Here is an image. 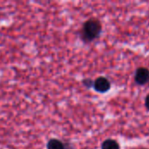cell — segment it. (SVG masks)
<instances>
[{
    "mask_svg": "<svg viewBox=\"0 0 149 149\" xmlns=\"http://www.w3.org/2000/svg\"><path fill=\"white\" fill-rule=\"evenodd\" d=\"M101 31V23L96 18H90L84 23L80 32V38L85 43H90L100 37Z\"/></svg>",
    "mask_w": 149,
    "mask_h": 149,
    "instance_id": "6da1fadb",
    "label": "cell"
},
{
    "mask_svg": "<svg viewBox=\"0 0 149 149\" xmlns=\"http://www.w3.org/2000/svg\"><path fill=\"white\" fill-rule=\"evenodd\" d=\"M93 88L97 93H106L111 88L110 81L105 77H99L93 81Z\"/></svg>",
    "mask_w": 149,
    "mask_h": 149,
    "instance_id": "7a4b0ae2",
    "label": "cell"
},
{
    "mask_svg": "<svg viewBox=\"0 0 149 149\" xmlns=\"http://www.w3.org/2000/svg\"><path fill=\"white\" fill-rule=\"evenodd\" d=\"M134 80L136 84L144 86L149 82V70L145 67H140L136 70L134 75Z\"/></svg>",
    "mask_w": 149,
    "mask_h": 149,
    "instance_id": "3957f363",
    "label": "cell"
},
{
    "mask_svg": "<svg viewBox=\"0 0 149 149\" xmlns=\"http://www.w3.org/2000/svg\"><path fill=\"white\" fill-rule=\"evenodd\" d=\"M46 149H65V145L60 140L52 138L46 143Z\"/></svg>",
    "mask_w": 149,
    "mask_h": 149,
    "instance_id": "277c9868",
    "label": "cell"
},
{
    "mask_svg": "<svg viewBox=\"0 0 149 149\" xmlns=\"http://www.w3.org/2000/svg\"><path fill=\"white\" fill-rule=\"evenodd\" d=\"M101 149H120V148L117 141L113 139H107L102 142Z\"/></svg>",
    "mask_w": 149,
    "mask_h": 149,
    "instance_id": "5b68a950",
    "label": "cell"
},
{
    "mask_svg": "<svg viewBox=\"0 0 149 149\" xmlns=\"http://www.w3.org/2000/svg\"><path fill=\"white\" fill-rule=\"evenodd\" d=\"M82 84L84 86H86V88H91V87H93V80L87 78V79H83L82 81Z\"/></svg>",
    "mask_w": 149,
    "mask_h": 149,
    "instance_id": "8992f818",
    "label": "cell"
},
{
    "mask_svg": "<svg viewBox=\"0 0 149 149\" xmlns=\"http://www.w3.org/2000/svg\"><path fill=\"white\" fill-rule=\"evenodd\" d=\"M145 106H146L147 109L149 111V94L146 97V100H145Z\"/></svg>",
    "mask_w": 149,
    "mask_h": 149,
    "instance_id": "52a82bcc",
    "label": "cell"
}]
</instances>
